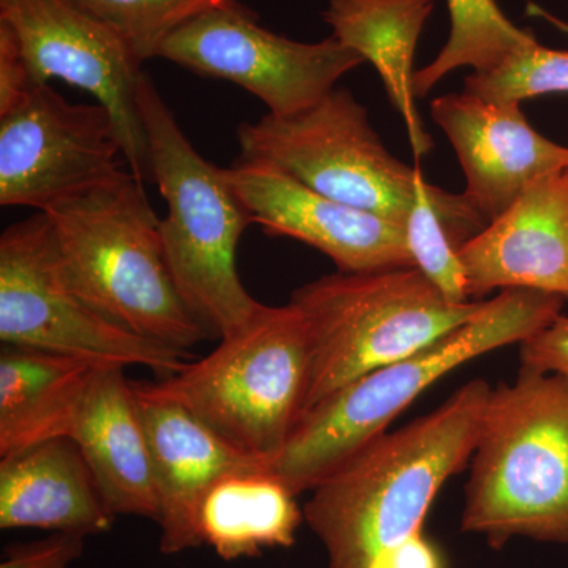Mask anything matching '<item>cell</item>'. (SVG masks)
Wrapping results in <instances>:
<instances>
[{"label": "cell", "mask_w": 568, "mask_h": 568, "mask_svg": "<svg viewBox=\"0 0 568 568\" xmlns=\"http://www.w3.org/2000/svg\"><path fill=\"white\" fill-rule=\"evenodd\" d=\"M122 37L142 63L194 18L241 0H69Z\"/></svg>", "instance_id": "24"}, {"label": "cell", "mask_w": 568, "mask_h": 568, "mask_svg": "<svg viewBox=\"0 0 568 568\" xmlns=\"http://www.w3.org/2000/svg\"><path fill=\"white\" fill-rule=\"evenodd\" d=\"M429 111L465 171L463 196L487 224L532 183L568 170V148L536 132L519 103L448 93L433 100Z\"/></svg>", "instance_id": "14"}, {"label": "cell", "mask_w": 568, "mask_h": 568, "mask_svg": "<svg viewBox=\"0 0 568 568\" xmlns=\"http://www.w3.org/2000/svg\"><path fill=\"white\" fill-rule=\"evenodd\" d=\"M43 212L67 283L97 313L178 349L207 338L175 287L144 182L122 171Z\"/></svg>", "instance_id": "3"}, {"label": "cell", "mask_w": 568, "mask_h": 568, "mask_svg": "<svg viewBox=\"0 0 568 568\" xmlns=\"http://www.w3.org/2000/svg\"><path fill=\"white\" fill-rule=\"evenodd\" d=\"M155 58L200 77L234 82L272 115L313 106L365 62L332 36L302 43L268 31L242 2L216 7L182 26L160 44Z\"/></svg>", "instance_id": "10"}, {"label": "cell", "mask_w": 568, "mask_h": 568, "mask_svg": "<svg viewBox=\"0 0 568 568\" xmlns=\"http://www.w3.org/2000/svg\"><path fill=\"white\" fill-rule=\"evenodd\" d=\"M0 342L97 364L145 366L159 379L193 358L112 324L85 304L62 274L44 212L0 235Z\"/></svg>", "instance_id": "9"}, {"label": "cell", "mask_w": 568, "mask_h": 568, "mask_svg": "<svg viewBox=\"0 0 568 568\" xmlns=\"http://www.w3.org/2000/svg\"><path fill=\"white\" fill-rule=\"evenodd\" d=\"M36 85L17 33L0 21V115L14 110Z\"/></svg>", "instance_id": "28"}, {"label": "cell", "mask_w": 568, "mask_h": 568, "mask_svg": "<svg viewBox=\"0 0 568 568\" xmlns=\"http://www.w3.org/2000/svg\"><path fill=\"white\" fill-rule=\"evenodd\" d=\"M132 386L159 497L160 551L171 556L201 547L197 511L205 493L233 470L267 463L239 450L185 406L152 394L144 383Z\"/></svg>", "instance_id": "16"}, {"label": "cell", "mask_w": 568, "mask_h": 568, "mask_svg": "<svg viewBox=\"0 0 568 568\" xmlns=\"http://www.w3.org/2000/svg\"><path fill=\"white\" fill-rule=\"evenodd\" d=\"M253 224L327 254L345 274L414 267L405 227L317 193L271 163L239 159L223 168Z\"/></svg>", "instance_id": "13"}, {"label": "cell", "mask_w": 568, "mask_h": 568, "mask_svg": "<svg viewBox=\"0 0 568 568\" xmlns=\"http://www.w3.org/2000/svg\"><path fill=\"white\" fill-rule=\"evenodd\" d=\"M436 0H328L323 18L332 37L372 63L405 122L416 162L432 152L414 93V59Z\"/></svg>", "instance_id": "19"}, {"label": "cell", "mask_w": 568, "mask_h": 568, "mask_svg": "<svg viewBox=\"0 0 568 568\" xmlns=\"http://www.w3.org/2000/svg\"><path fill=\"white\" fill-rule=\"evenodd\" d=\"M295 496L265 465L233 470L212 485L197 511L201 544L223 560L291 548L304 521Z\"/></svg>", "instance_id": "21"}, {"label": "cell", "mask_w": 568, "mask_h": 568, "mask_svg": "<svg viewBox=\"0 0 568 568\" xmlns=\"http://www.w3.org/2000/svg\"><path fill=\"white\" fill-rule=\"evenodd\" d=\"M138 106L153 181L166 203L160 235L168 267L190 312L222 338L263 305L242 284L235 261L252 219L223 168L193 148L148 73L138 88Z\"/></svg>", "instance_id": "5"}, {"label": "cell", "mask_w": 568, "mask_h": 568, "mask_svg": "<svg viewBox=\"0 0 568 568\" xmlns=\"http://www.w3.org/2000/svg\"><path fill=\"white\" fill-rule=\"evenodd\" d=\"M566 297L534 290L500 291L473 320L418 353L328 395L298 420L268 469L295 496L313 491L361 448L387 432L407 406L458 366L523 343L562 315Z\"/></svg>", "instance_id": "2"}, {"label": "cell", "mask_w": 568, "mask_h": 568, "mask_svg": "<svg viewBox=\"0 0 568 568\" xmlns=\"http://www.w3.org/2000/svg\"><path fill=\"white\" fill-rule=\"evenodd\" d=\"M462 530L503 549L568 545V379L519 368L493 388L465 487Z\"/></svg>", "instance_id": "4"}, {"label": "cell", "mask_w": 568, "mask_h": 568, "mask_svg": "<svg viewBox=\"0 0 568 568\" xmlns=\"http://www.w3.org/2000/svg\"><path fill=\"white\" fill-rule=\"evenodd\" d=\"M469 297L534 290L568 297V170L529 186L459 246Z\"/></svg>", "instance_id": "15"}, {"label": "cell", "mask_w": 568, "mask_h": 568, "mask_svg": "<svg viewBox=\"0 0 568 568\" xmlns=\"http://www.w3.org/2000/svg\"><path fill=\"white\" fill-rule=\"evenodd\" d=\"M312 346L305 413L357 377L403 361L473 320L416 267L324 275L294 291ZM304 413V414H305Z\"/></svg>", "instance_id": "7"}, {"label": "cell", "mask_w": 568, "mask_h": 568, "mask_svg": "<svg viewBox=\"0 0 568 568\" xmlns=\"http://www.w3.org/2000/svg\"><path fill=\"white\" fill-rule=\"evenodd\" d=\"M465 93L495 103H519L547 93H568V51L530 44L485 73L465 78Z\"/></svg>", "instance_id": "25"}, {"label": "cell", "mask_w": 568, "mask_h": 568, "mask_svg": "<svg viewBox=\"0 0 568 568\" xmlns=\"http://www.w3.org/2000/svg\"><path fill=\"white\" fill-rule=\"evenodd\" d=\"M100 365L85 358L3 346L0 353V458L70 436Z\"/></svg>", "instance_id": "20"}, {"label": "cell", "mask_w": 568, "mask_h": 568, "mask_svg": "<svg viewBox=\"0 0 568 568\" xmlns=\"http://www.w3.org/2000/svg\"><path fill=\"white\" fill-rule=\"evenodd\" d=\"M0 21L17 33L36 84L58 78L95 97L114 119L130 173L153 181L138 106L145 71L122 37L69 0H0Z\"/></svg>", "instance_id": "12"}, {"label": "cell", "mask_w": 568, "mask_h": 568, "mask_svg": "<svg viewBox=\"0 0 568 568\" xmlns=\"http://www.w3.org/2000/svg\"><path fill=\"white\" fill-rule=\"evenodd\" d=\"M519 361L523 369L568 379V316L559 315L519 343Z\"/></svg>", "instance_id": "27"}, {"label": "cell", "mask_w": 568, "mask_h": 568, "mask_svg": "<svg viewBox=\"0 0 568 568\" xmlns=\"http://www.w3.org/2000/svg\"><path fill=\"white\" fill-rule=\"evenodd\" d=\"M493 387L473 379L433 413L383 433L313 489L306 525L327 568H372L422 532L443 485L473 458Z\"/></svg>", "instance_id": "1"}, {"label": "cell", "mask_w": 568, "mask_h": 568, "mask_svg": "<svg viewBox=\"0 0 568 568\" xmlns=\"http://www.w3.org/2000/svg\"><path fill=\"white\" fill-rule=\"evenodd\" d=\"M112 514L159 519L148 437L125 366L100 365L82 396L70 436Z\"/></svg>", "instance_id": "17"}, {"label": "cell", "mask_w": 568, "mask_h": 568, "mask_svg": "<svg viewBox=\"0 0 568 568\" xmlns=\"http://www.w3.org/2000/svg\"><path fill=\"white\" fill-rule=\"evenodd\" d=\"M310 376L308 332L290 302L261 305L211 354L144 386L185 406L227 443L268 466L304 416Z\"/></svg>", "instance_id": "6"}, {"label": "cell", "mask_w": 568, "mask_h": 568, "mask_svg": "<svg viewBox=\"0 0 568 568\" xmlns=\"http://www.w3.org/2000/svg\"><path fill=\"white\" fill-rule=\"evenodd\" d=\"M372 568H444V562L435 545L420 532L386 552Z\"/></svg>", "instance_id": "29"}, {"label": "cell", "mask_w": 568, "mask_h": 568, "mask_svg": "<svg viewBox=\"0 0 568 568\" xmlns=\"http://www.w3.org/2000/svg\"><path fill=\"white\" fill-rule=\"evenodd\" d=\"M115 515L69 436L0 458V528L106 534Z\"/></svg>", "instance_id": "18"}, {"label": "cell", "mask_w": 568, "mask_h": 568, "mask_svg": "<svg viewBox=\"0 0 568 568\" xmlns=\"http://www.w3.org/2000/svg\"><path fill=\"white\" fill-rule=\"evenodd\" d=\"M84 548L81 534L51 532L40 540L7 547L0 568H70Z\"/></svg>", "instance_id": "26"}, {"label": "cell", "mask_w": 568, "mask_h": 568, "mask_svg": "<svg viewBox=\"0 0 568 568\" xmlns=\"http://www.w3.org/2000/svg\"><path fill=\"white\" fill-rule=\"evenodd\" d=\"M241 156L271 163L332 200L405 227L416 166L396 160L346 89L291 115L267 114L237 129Z\"/></svg>", "instance_id": "8"}, {"label": "cell", "mask_w": 568, "mask_h": 568, "mask_svg": "<svg viewBox=\"0 0 568 568\" xmlns=\"http://www.w3.org/2000/svg\"><path fill=\"white\" fill-rule=\"evenodd\" d=\"M417 164L416 196L407 215V248L418 268L448 301L469 302L459 246L480 233L487 223L463 194H450L426 182Z\"/></svg>", "instance_id": "22"}, {"label": "cell", "mask_w": 568, "mask_h": 568, "mask_svg": "<svg viewBox=\"0 0 568 568\" xmlns=\"http://www.w3.org/2000/svg\"><path fill=\"white\" fill-rule=\"evenodd\" d=\"M118 126L103 104H73L37 84L0 115V204L47 211L110 181L125 166Z\"/></svg>", "instance_id": "11"}, {"label": "cell", "mask_w": 568, "mask_h": 568, "mask_svg": "<svg viewBox=\"0 0 568 568\" xmlns=\"http://www.w3.org/2000/svg\"><path fill=\"white\" fill-rule=\"evenodd\" d=\"M450 32L435 61L414 73L416 99L458 69L485 73L525 50L537 39L529 29H519L508 20L496 0H447Z\"/></svg>", "instance_id": "23"}]
</instances>
